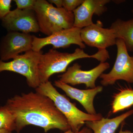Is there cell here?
I'll return each mask as SVG.
<instances>
[{
  "label": "cell",
  "mask_w": 133,
  "mask_h": 133,
  "mask_svg": "<svg viewBox=\"0 0 133 133\" xmlns=\"http://www.w3.org/2000/svg\"><path fill=\"white\" fill-rule=\"evenodd\" d=\"M5 105L14 116L17 133L29 125L42 128L45 133L55 129L64 132L71 129L52 100L37 92L15 95Z\"/></svg>",
  "instance_id": "obj_1"
},
{
  "label": "cell",
  "mask_w": 133,
  "mask_h": 133,
  "mask_svg": "<svg viewBox=\"0 0 133 133\" xmlns=\"http://www.w3.org/2000/svg\"><path fill=\"white\" fill-rule=\"evenodd\" d=\"M109 58L106 49L98 50L95 54L90 55L80 48H76L72 53L61 52L52 48L41 55L38 66L39 79L41 83L49 81L53 74L65 72L69 64L77 59L94 58L104 63Z\"/></svg>",
  "instance_id": "obj_2"
},
{
  "label": "cell",
  "mask_w": 133,
  "mask_h": 133,
  "mask_svg": "<svg viewBox=\"0 0 133 133\" xmlns=\"http://www.w3.org/2000/svg\"><path fill=\"white\" fill-rule=\"evenodd\" d=\"M35 90L52 100L57 109L66 118L71 129L74 133L80 131L87 122L99 120L103 118L101 114L91 115L79 109L58 92L49 81L41 83Z\"/></svg>",
  "instance_id": "obj_3"
},
{
  "label": "cell",
  "mask_w": 133,
  "mask_h": 133,
  "mask_svg": "<svg viewBox=\"0 0 133 133\" xmlns=\"http://www.w3.org/2000/svg\"><path fill=\"white\" fill-rule=\"evenodd\" d=\"M40 31L49 36L74 26L73 12L58 8L45 0H36L34 9Z\"/></svg>",
  "instance_id": "obj_4"
},
{
  "label": "cell",
  "mask_w": 133,
  "mask_h": 133,
  "mask_svg": "<svg viewBox=\"0 0 133 133\" xmlns=\"http://www.w3.org/2000/svg\"><path fill=\"white\" fill-rule=\"evenodd\" d=\"M42 54V51L36 52L31 50L17 56L10 62L0 60V73L9 71L21 74L26 78L29 87L36 89L41 84L38 66Z\"/></svg>",
  "instance_id": "obj_5"
},
{
  "label": "cell",
  "mask_w": 133,
  "mask_h": 133,
  "mask_svg": "<svg viewBox=\"0 0 133 133\" xmlns=\"http://www.w3.org/2000/svg\"><path fill=\"white\" fill-rule=\"evenodd\" d=\"M116 45L117 56L112 69L99 77L101 79V84L104 86L112 85L119 80L133 84V57L129 54L123 40L116 39Z\"/></svg>",
  "instance_id": "obj_6"
},
{
  "label": "cell",
  "mask_w": 133,
  "mask_h": 133,
  "mask_svg": "<svg viewBox=\"0 0 133 133\" xmlns=\"http://www.w3.org/2000/svg\"><path fill=\"white\" fill-rule=\"evenodd\" d=\"M81 29L73 27L62 30L52 33L43 38H39L33 36L32 50L40 52L43 47L51 45L53 49L68 48L71 44L78 45L84 49L86 45L83 43L81 37Z\"/></svg>",
  "instance_id": "obj_7"
},
{
  "label": "cell",
  "mask_w": 133,
  "mask_h": 133,
  "mask_svg": "<svg viewBox=\"0 0 133 133\" xmlns=\"http://www.w3.org/2000/svg\"><path fill=\"white\" fill-rule=\"evenodd\" d=\"M110 67L108 62L100 63L98 65L89 70H83L78 63L67 68L66 71L58 76V80L72 85L84 84L87 88L96 87V81L105 71Z\"/></svg>",
  "instance_id": "obj_8"
},
{
  "label": "cell",
  "mask_w": 133,
  "mask_h": 133,
  "mask_svg": "<svg viewBox=\"0 0 133 133\" xmlns=\"http://www.w3.org/2000/svg\"><path fill=\"white\" fill-rule=\"evenodd\" d=\"M2 26L10 31L26 33L40 31L34 9L16 8L10 12L2 19Z\"/></svg>",
  "instance_id": "obj_9"
},
{
  "label": "cell",
  "mask_w": 133,
  "mask_h": 133,
  "mask_svg": "<svg viewBox=\"0 0 133 133\" xmlns=\"http://www.w3.org/2000/svg\"><path fill=\"white\" fill-rule=\"evenodd\" d=\"M33 37L30 33L9 32L0 44L1 60L13 59L20 53L32 50Z\"/></svg>",
  "instance_id": "obj_10"
},
{
  "label": "cell",
  "mask_w": 133,
  "mask_h": 133,
  "mask_svg": "<svg viewBox=\"0 0 133 133\" xmlns=\"http://www.w3.org/2000/svg\"><path fill=\"white\" fill-rule=\"evenodd\" d=\"M81 37L85 45L98 48V50H105L116 45L117 39L112 30L104 28L100 21L81 29Z\"/></svg>",
  "instance_id": "obj_11"
},
{
  "label": "cell",
  "mask_w": 133,
  "mask_h": 133,
  "mask_svg": "<svg viewBox=\"0 0 133 133\" xmlns=\"http://www.w3.org/2000/svg\"><path fill=\"white\" fill-rule=\"evenodd\" d=\"M109 0H84L81 5L73 11L74 15L73 27L83 29L93 24L94 15L100 16L106 12V5Z\"/></svg>",
  "instance_id": "obj_12"
},
{
  "label": "cell",
  "mask_w": 133,
  "mask_h": 133,
  "mask_svg": "<svg viewBox=\"0 0 133 133\" xmlns=\"http://www.w3.org/2000/svg\"><path fill=\"white\" fill-rule=\"evenodd\" d=\"M55 85L64 91L71 98L77 101L88 114H97L94 105V100L96 95L102 91V86H98L93 88L80 90L74 88L59 80L55 81Z\"/></svg>",
  "instance_id": "obj_13"
},
{
  "label": "cell",
  "mask_w": 133,
  "mask_h": 133,
  "mask_svg": "<svg viewBox=\"0 0 133 133\" xmlns=\"http://www.w3.org/2000/svg\"><path fill=\"white\" fill-rule=\"evenodd\" d=\"M133 114V109L111 119L102 118L99 120L85 122L93 133H115L119 126Z\"/></svg>",
  "instance_id": "obj_14"
},
{
  "label": "cell",
  "mask_w": 133,
  "mask_h": 133,
  "mask_svg": "<svg viewBox=\"0 0 133 133\" xmlns=\"http://www.w3.org/2000/svg\"><path fill=\"white\" fill-rule=\"evenodd\" d=\"M110 28L116 38L123 40L128 51L133 52V19L127 21L118 19L112 23Z\"/></svg>",
  "instance_id": "obj_15"
},
{
  "label": "cell",
  "mask_w": 133,
  "mask_h": 133,
  "mask_svg": "<svg viewBox=\"0 0 133 133\" xmlns=\"http://www.w3.org/2000/svg\"><path fill=\"white\" fill-rule=\"evenodd\" d=\"M133 105V88H122L113 97L112 104V112L116 113L129 108Z\"/></svg>",
  "instance_id": "obj_16"
},
{
  "label": "cell",
  "mask_w": 133,
  "mask_h": 133,
  "mask_svg": "<svg viewBox=\"0 0 133 133\" xmlns=\"http://www.w3.org/2000/svg\"><path fill=\"white\" fill-rule=\"evenodd\" d=\"M0 129L11 132L16 129L14 116L6 105L0 107Z\"/></svg>",
  "instance_id": "obj_17"
},
{
  "label": "cell",
  "mask_w": 133,
  "mask_h": 133,
  "mask_svg": "<svg viewBox=\"0 0 133 133\" xmlns=\"http://www.w3.org/2000/svg\"><path fill=\"white\" fill-rule=\"evenodd\" d=\"M14 1L18 9H33L36 0H15Z\"/></svg>",
  "instance_id": "obj_18"
},
{
  "label": "cell",
  "mask_w": 133,
  "mask_h": 133,
  "mask_svg": "<svg viewBox=\"0 0 133 133\" xmlns=\"http://www.w3.org/2000/svg\"><path fill=\"white\" fill-rule=\"evenodd\" d=\"M84 0H63V8L69 12H73L81 5Z\"/></svg>",
  "instance_id": "obj_19"
},
{
  "label": "cell",
  "mask_w": 133,
  "mask_h": 133,
  "mask_svg": "<svg viewBox=\"0 0 133 133\" xmlns=\"http://www.w3.org/2000/svg\"><path fill=\"white\" fill-rule=\"evenodd\" d=\"M12 2L11 0H0V20L10 12Z\"/></svg>",
  "instance_id": "obj_20"
},
{
  "label": "cell",
  "mask_w": 133,
  "mask_h": 133,
  "mask_svg": "<svg viewBox=\"0 0 133 133\" xmlns=\"http://www.w3.org/2000/svg\"><path fill=\"white\" fill-rule=\"evenodd\" d=\"M48 2L51 4H54L56 5V6L58 8L63 7V0H49Z\"/></svg>",
  "instance_id": "obj_21"
},
{
  "label": "cell",
  "mask_w": 133,
  "mask_h": 133,
  "mask_svg": "<svg viewBox=\"0 0 133 133\" xmlns=\"http://www.w3.org/2000/svg\"><path fill=\"white\" fill-rule=\"evenodd\" d=\"M75 133H93V132L90 129L86 126L81 129L77 132Z\"/></svg>",
  "instance_id": "obj_22"
},
{
  "label": "cell",
  "mask_w": 133,
  "mask_h": 133,
  "mask_svg": "<svg viewBox=\"0 0 133 133\" xmlns=\"http://www.w3.org/2000/svg\"><path fill=\"white\" fill-rule=\"evenodd\" d=\"M0 133H12V132L4 129H0Z\"/></svg>",
  "instance_id": "obj_23"
},
{
  "label": "cell",
  "mask_w": 133,
  "mask_h": 133,
  "mask_svg": "<svg viewBox=\"0 0 133 133\" xmlns=\"http://www.w3.org/2000/svg\"><path fill=\"white\" fill-rule=\"evenodd\" d=\"M119 133H133V132H131V131H128V130H126V131H123L122 130V129L121 128V129L120 131L119 132Z\"/></svg>",
  "instance_id": "obj_24"
},
{
  "label": "cell",
  "mask_w": 133,
  "mask_h": 133,
  "mask_svg": "<svg viewBox=\"0 0 133 133\" xmlns=\"http://www.w3.org/2000/svg\"><path fill=\"white\" fill-rule=\"evenodd\" d=\"M63 133H74L73 132H72V131L71 129H69V130H67V131H65V132H64Z\"/></svg>",
  "instance_id": "obj_25"
},
{
  "label": "cell",
  "mask_w": 133,
  "mask_h": 133,
  "mask_svg": "<svg viewBox=\"0 0 133 133\" xmlns=\"http://www.w3.org/2000/svg\"><path fill=\"white\" fill-rule=\"evenodd\" d=\"M132 11V14H133V9L132 10V11Z\"/></svg>",
  "instance_id": "obj_26"
}]
</instances>
